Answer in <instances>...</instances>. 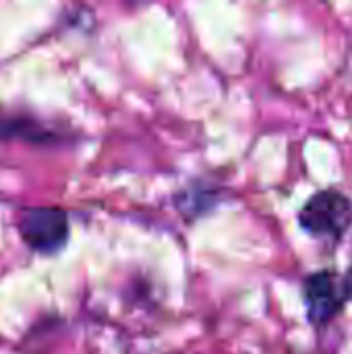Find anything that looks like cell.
I'll list each match as a JSON object with an SVG mask.
<instances>
[{
	"label": "cell",
	"instance_id": "obj_1",
	"mask_svg": "<svg viewBox=\"0 0 352 354\" xmlns=\"http://www.w3.org/2000/svg\"><path fill=\"white\" fill-rule=\"evenodd\" d=\"M299 226L328 245H338L352 226V199L338 189L313 193L299 212Z\"/></svg>",
	"mask_w": 352,
	"mask_h": 354
},
{
	"label": "cell",
	"instance_id": "obj_2",
	"mask_svg": "<svg viewBox=\"0 0 352 354\" xmlns=\"http://www.w3.org/2000/svg\"><path fill=\"white\" fill-rule=\"evenodd\" d=\"M19 232L35 253L54 255L68 241V216L60 207H29L21 214Z\"/></svg>",
	"mask_w": 352,
	"mask_h": 354
},
{
	"label": "cell",
	"instance_id": "obj_3",
	"mask_svg": "<svg viewBox=\"0 0 352 354\" xmlns=\"http://www.w3.org/2000/svg\"><path fill=\"white\" fill-rule=\"evenodd\" d=\"M303 303L309 324L315 330L328 328L346 305L338 276L330 270L309 274L303 280Z\"/></svg>",
	"mask_w": 352,
	"mask_h": 354
},
{
	"label": "cell",
	"instance_id": "obj_4",
	"mask_svg": "<svg viewBox=\"0 0 352 354\" xmlns=\"http://www.w3.org/2000/svg\"><path fill=\"white\" fill-rule=\"evenodd\" d=\"M0 139H23L29 143H48L54 139V133L29 116L27 118L6 116V118H0Z\"/></svg>",
	"mask_w": 352,
	"mask_h": 354
},
{
	"label": "cell",
	"instance_id": "obj_5",
	"mask_svg": "<svg viewBox=\"0 0 352 354\" xmlns=\"http://www.w3.org/2000/svg\"><path fill=\"white\" fill-rule=\"evenodd\" d=\"M340 284H342V295H344V301H346V303H352V263H351V268L346 270L344 278L340 280Z\"/></svg>",
	"mask_w": 352,
	"mask_h": 354
}]
</instances>
